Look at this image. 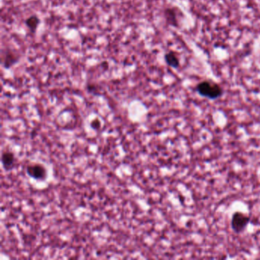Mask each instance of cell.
Listing matches in <instances>:
<instances>
[{
  "label": "cell",
  "instance_id": "7",
  "mask_svg": "<svg viewBox=\"0 0 260 260\" xmlns=\"http://www.w3.org/2000/svg\"><path fill=\"white\" fill-rule=\"evenodd\" d=\"M165 17L170 25L177 26V18H176V13L174 9H167L165 11Z\"/></svg>",
  "mask_w": 260,
  "mask_h": 260
},
{
  "label": "cell",
  "instance_id": "2",
  "mask_svg": "<svg viewBox=\"0 0 260 260\" xmlns=\"http://www.w3.org/2000/svg\"><path fill=\"white\" fill-rule=\"evenodd\" d=\"M250 217L243 213L237 211L231 217V226L236 234H240L246 230L250 222Z\"/></svg>",
  "mask_w": 260,
  "mask_h": 260
},
{
  "label": "cell",
  "instance_id": "1",
  "mask_svg": "<svg viewBox=\"0 0 260 260\" xmlns=\"http://www.w3.org/2000/svg\"><path fill=\"white\" fill-rule=\"evenodd\" d=\"M196 91L199 95L208 100H215L223 95V89L220 85L211 80H204L196 86Z\"/></svg>",
  "mask_w": 260,
  "mask_h": 260
},
{
  "label": "cell",
  "instance_id": "9",
  "mask_svg": "<svg viewBox=\"0 0 260 260\" xmlns=\"http://www.w3.org/2000/svg\"><path fill=\"white\" fill-rule=\"evenodd\" d=\"M91 127L94 129V130H98L101 127V121L100 119H95L91 123Z\"/></svg>",
  "mask_w": 260,
  "mask_h": 260
},
{
  "label": "cell",
  "instance_id": "6",
  "mask_svg": "<svg viewBox=\"0 0 260 260\" xmlns=\"http://www.w3.org/2000/svg\"><path fill=\"white\" fill-rule=\"evenodd\" d=\"M40 23V19H39V16H36V15L29 16L25 20V25L29 30L30 32L31 33H36V30L39 28Z\"/></svg>",
  "mask_w": 260,
  "mask_h": 260
},
{
  "label": "cell",
  "instance_id": "5",
  "mask_svg": "<svg viewBox=\"0 0 260 260\" xmlns=\"http://www.w3.org/2000/svg\"><path fill=\"white\" fill-rule=\"evenodd\" d=\"M166 63L168 65L170 68L177 69L180 65V61H179V57L176 53L173 51H169L164 56Z\"/></svg>",
  "mask_w": 260,
  "mask_h": 260
},
{
  "label": "cell",
  "instance_id": "4",
  "mask_svg": "<svg viewBox=\"0 0 260 260\" xmlns=\"http://www.w3.org/2000/svg\"><path fill=\"white\" fill-rule=\"evenodd\" d=\"M1 162L7 171L13 170L15 164H16V157H15L14 153H12L11 151L4 152L2 158H1Z\"/></svg>",
  "mask_w": 260,
  "mask_h": 260
},
{
  "label": "cell",
  "instance_id": "3",
  "mask_svg": "<svg viewBox=\"0 0 260 260\" xmlns=\"http://www.w3.org/2000/svg\"><path fill=\"white\" fill-rule=\"evenodd\" d=\"M27 174L36 180L44 181L48 176L46 168L40 164H30L26 168Z\"/></svg>",
  "mask_w": 260,
  "mask_h": 260
},
{
  "label": "cell",
  "instance_id": "8",
  "mask_svg": "<svg viewBox=\"0 0 260 260\" xmlns=\"http://www.w3.org/2000/svg\"><path fill=\"white\" fill-rule=\"evenodd\" d=\"M18 58L16 57L13 53L7 52L5 56V60H4V63H5V67L7 68H11L12 66L17 63Z\"/></svg>",
  "mask_w": 260,
  "mask_h": 260
}]
</instances>
